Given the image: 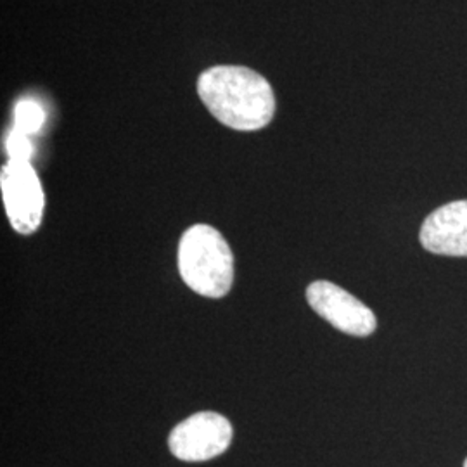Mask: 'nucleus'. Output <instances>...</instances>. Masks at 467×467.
Segmentation results:
<instances>
[{
	"label": "nucleus",
	"mask_w": 467,
	"mask_h": 467,
	"mask_svg": "<svg viewBox=\"0 0 467 467\" xmlns=\"http://www.w3.org/2000/svg\"><path fill=\"white\" fill-rule=\"evenodd\" d=\"M5 150H7L11 161L30 163V160L34 156V144L30 140V135L21 134V132H17L16 129L7 137Z\"/></svg>",
	"instance_id": "8"
},
{
	"label": "nucleus",
	"mask_w": 467,
	"mask_h": 467,
	"mask_svg": "<svg viewBox=\"0 0 467 467\" xmlns=\"http://www.w3.org/2000/svg\"><path fill=\"white\" fill-rule=\"evenodd\" d=\"M198 94L220 123L241 132L267 127L275 113L272 87L246 67H208L201 73Z\"/></svg>",
	"instance_id": "1"
},
{
	"label": "nucleus",
	"mask_w": 467,
	"mask_h": 467,
	"mask_svg": "<svg viewBox=\"0 0 467 467\" xmlns=\"http://www.w3.org/2000/svg\"><path fill=\"white\" fill-rule=\"evenodd\" d=\"M0 189L13 229L23 235L36 233L44 218L46 196L32 163L9 160L0 171Z\"/></svg>",
	"instance_id": "3"
},
{
	"label": "nucleus",
	"mask_w": 467,
	"mask_h": 467,
	"mask_svg": "<svg viewBox=\"0 0 467 467\" xmlns=\"http://www.w3.org/2000/svg\"><path fill=\"white\" fill-rule=\"evenodd\" d=\"M46 121V113L42 106L34 99L19 100L15 109V129L17 132L34 135L42 129Z\"/></svg>",
	"instance_id": "7"
},
{
	"label": "nucleus",
	"mask_w": 467,
	"mask_h": 467,
	"mask_svg": "<svg viewBox=\"0 0 467 467\" xmlns=\"http://www.w3.org/2000/svg\"><path fill=\"white\" fill-rule=\"evenodd\" d=\"M308 305L336 329L350 336H368L378 327L374 312L343 287L329 281H316L306 289Z\"/></svg>",
	"instance_id": "5"
},
{
	"label": "nucleus",
	"mask_w": 467,
	"mask_h": 467,
	"mask_svg": "<svg viewBox=\"0 0 467 467\" xmlns=\"http://www.w3.org/2000/svg\"><path fill=\"white\" fill-rule=\"evenodd\" d=\"M420 244L434 254L467 256V200L434 210L420 227Z\"/></svg>",
	"instance_id": "6"
},
{
	"label": "nucleus",
	"mask_w": 467,
	"mask_h": 467,
	"mask_svg": "<svg viewBox=\"0 0 467 467\" xmlns=\"http://www.w3.org/2000/svg\"><path fill=\"white\" fill-rule=\"evenodd\" d=\"M233 424L217 412H198L173 428L170 451L184 462L212 461L231 447Z\"/></svg>",
	"instance_id": "4"
},
{
	"label": "nucleus",
	"mask_w": 467,
	"mask_h": 467,
	"mask_svg": "<svg viewBox=\"0 0 467 467\" xmlns=\"http://www.w3.org/2000/svg\"><path fill=\"white\" fill-rule=\"evenodd\" d=\"M177 264L181 277L194 293L206 298H223L234 284V254L217 229L196 223L179 243Z\"/></svg>",
	"instance_id": "2"
},
{
	"label": "nucleus",
	"mask_w": 467,
	"mask_h": 467,
	"mask_svg": "<svg viewBox=\"0 0 467 467\" xmlns=\"http://www.w3.org/2000/svg\"><path fill=\"white\" fill-rule=\"evenodd\" d=\"M464 467H467V459H466V462H464Z\"/></svg>",
	"instance_id": "9"
}]
</instances>
